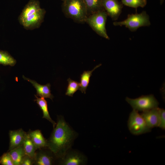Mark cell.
Returning a JSON list of instances; mask_svg holds the SVG:
<instances>
[{
  "instance_id": "6da1fadb",
  "label": "cell",
  "mask_w": 165,
  "mask_h": 165,
  "mask_svg": "<svg viewBox=\"0 0 165 165\" xmlns=\"http://www.w3.org/2000/svg\"><path fill=\"white\" fill-rule=\"evenodd\" d=\"M77 134L68 125L62 116L48 140V148L58 160L62 158L72 147Z\"/></svg>"
},
{
  "instance_id": "7a4b0ae2",
  "label": "cell",
  "mask_w": 165,
  "mask_h": 165,
  "mask_svg": "<svg viewBox=\"0 0 165 165\" xmlns=\"http://www.w3.org/2000/svg\"><path fill=\"white\" fill-rule=\"evenodd\" d=\"M65 16L78 23H86L87 17L84 0H64L62 6Z\"/></svg>"
},
{
  "instance_id": "3957f363",
  "label": "cell",
  "mask_w": 165,
  "mask_h": 165,
  "mask_svg": "<svg viewBox=\"0 0 165 165\" xmlns=\"http://www.w3.org/2000/svg\"><path fill=\"white\" fill-rule=\"evenodd\" d=\"M113 23L115 26H124L132 32L136 31L141 27L149 26L151 25L149 16L145 11L140 13L129 14L125 20L115 21Z\"/></svg>"
},
{
  "instance_id": "277c9868",
  "label": "cell",
  "mask_w": 165,
  "mask_h": 165,
  "mask_svg": "<svg viewBox=\"0 0 165 165\" xmlns=\"http://www.w3.org/2000/svg\"><path fill=\"white\" fill-rule=\"evenodd\" d=\"M108 16L105 9L102 10L87 16L86 23L99 36L109 40L105 27Z\"/></svg>"
},
{
  "instance_id": "5b68a950",
  "label": "cell",
  "mask_w": 165,
  "mask_h": 165,
  "mask_svg": "<svg viewBox=\"0 0 165 165\" xmlns=\"http://www.w3.org/2000/svg\"><path fill=\"white\" fill-rule=\"evenodd\" d=\"M125 100L133 110L138 112L157 108L159 105V102L152 94L142 95L135 99L126 97Z\"/></svg>"
},
{
  "instance_id": "8992f818",
  "label": "cell",
  "mask_w": 165,
  "mask_h": 165,
  "mask_svg": "<svg viewBox=\"0 0 165 165\" xmlns=\"http://www.w3.org/2000/svg\"><path fill=\"white\" fill-rule=\"evenodd\" d=\"M127 126L130 132L136 135L150 132L152 129L138 112L133 109L129 115Z\"/></svg>"
},
{
  "instance_id": "52a82bcc",
  "label": "cell",
  "mask_w": 165,
  "mask_h": 165,
  "mask_svg": "<svg viewBox=\"0 0 165 165\" xmlns=\"http://www.w3.org/2000/svg\"><path fill=\"white\" fill-rule=\"evenodd\" d=\"M58 161L59 163L61 165H84L87 162V158L79 152L70 149L62 158L58 159Z\"/></svg>"
},
{
  "instance_id": "ba28073f",
  "label": "cell",
  "mask_w": 165,
  "mask_h": 165,
  "mask_svg": "<svg viewBox=\"0 0 165 165\" xmlns=\"http://www.w3.org/2000/svg\"><path fill=\"white\" fill-rule=\"evenodd\" d=\"M46 13L44 9L41 8L36 13L26 18L20 24L27 30L38 28L43 21Z\"/></svg>"
},
{
  "instance_id": "9c48e42d",
  "label": "cell",
  "mask_w": 165,
  "mask_h": 165,
  "mask_svg": "<svg viewBox=\"0 0 165 165\" xmlns=\"http://www.w3.org/2000/svg\"><path fill=\"white\" fill-rule=\"evenodd\" d=\"M34 158V165H53L57 158L48 147L37 149Z\"/></svg>"
},
{
  "instance_id": "30bf717a",
  "label": "cell",
  "mask_w": 165,
  "mask_h": 165,
  "mask_svg": "<svg viewBox=\"0 0 165 165\" xmlns=\"http://www.w3.org/2000/svg\"><path fill=\"white\" fill-rule=\"evenodd\" d=\"M103 8L113 21L117 20L123 8V4L118 0H102Z\"/></svg>"
},
{
  "instance_id": "8fae6325",
  "label": "cell",
  "mask_w": 165,
  "mask_h": 165,
  "mask_svg": "<svg viewBox=\"0 0 165 165\" xmlns=\"http://www.w3.org/2000/svg\"><path fill=\"white\" fill-rule=\"evenodd\" d=\"M160 108L158 107L142 112L140 114L147 125L152 129L160 124Z\"/></svg>"
},
{
  "instance_id": "7c38bea8",
  "label": "cell",
  "mask_w": 165,
  "mask_h": 165,
  "mask_svg": "<svg viewBox=\"0 0 165 165\" xmlns=\"http://www.w3.org/2000/svg\"><path fill=\"white\" fill-rule=\"evenodd\" d=\"M27 134L21 129L10 130L9 151L23 145Z\"/></svg>"
},
{
  "instance_id": "4fadbf2b",
  "label": "cell",
  "mask_w": 165,
  "mask_h": 165,
  "mask_svg": "<svg viewBox=\"0 0 165 165\" xmlns=\"http://www.w3.org/2000/svg\"><path fill=\"white\" fill-rule=\"evenodd\" d=\"M22 77L24 80L30 82L35 88L37 96L44 98H49L52 100L54 97L51 93V85L50 83L42 85L34 80L26 77L24 75Z\"/></svg>"
},
{
  "instance_id": "5bb4252c",
  "label": "cell",
  "mask_w": 165,
  "mask_h": 165,
  "mask_svg": "<svg viewBox=\"0 0 165 165\" xmlns=\"http://www.w3.org/2000/svg\"><path fill=\"white\" fill-rule=\"evenodd\" d=\"M40 9V2L38 0H30L25 5L18 17L20 23L26 18L36 13Z\"/></svg>"
},
{
  "instance_id": "9a60e30c",
  "label": "cell",
  "mask_w": 165,
  "mask_h": 165,
  "mask_svg": "<svg viewBox=\"0 0 165 165\" xmlns=\"http://www.w3.org/2000/svg\"><path fill=\"white\" fill-rule=\"evenodd\" d=\"M37 149L48 147V141L39 130H30L28 133Z\"/></svg>"
},
{
  "instance_id": "2e32d148",
  "label": "cell",
  "mask_w": 165,
  "mask_h": 165,
  "mask_svg": "<svg viewBox=\"0 0 165 165\" xmlns=\"http://www.w3.org/2000/svg\"><path fill=\"white\" fill-rule=\"evenodd\" d=\"M35 96L36 97L35 101L42 112L43 114L42 118L46 119L51 123L54 128L56 125V123L52 120L50 116L48 110L47 101L44 98L42 97L39 98L36 95H35Z\"/></svg>"
},
{
  "instance_id": "e0dca14e",
  "label": "cell",
  "mask_w": 165,
  "mask_h": 165,
  "mask_svg": "<svg viewBox=\"0 0 165 165\" xmlns=\"http://www.w3.org/2000/svg\"><path fill=\"white\" fill-rule=\"evenodd\" d=\"M101 65V64H98L91 71H84L81 75L79 90L82 93H86V90L89 85L90 77L92 75L93 72Z\"/></svg>"
},
{
  "instance_id": "ac0fdd59",
  "label": "cell",
  "mask_w": 165,
  "mask_h": 165,
  "mask_svg": "<svg viewBox=\"0 0 165 165\" xmlns=\"http://www.w3.org/2000/svg\"><path fill=\"white\" fill-rule=\"evenodd\" d=\"M87 12V16L99 11L104 9L102 0H84Z\"/></svg>"
},
{
  "instance_id": "d6986e66",
  "label": "cell",
  "mask_w": 165,
  "mask_h": 165,
  "mask_svg": "<svg viewBox=\"0 0 165 165\" xmlns=\"http://www.w3.org/2000/svg\"><path fill=\"white\" fill-rule=\"evenodd\" d=\"M14 165H21L22 161L25 156L23 145L9 151Z\"/></svg>"
},
{
  "instance_id": "ffe728a7",
  "label": "cell",
  "mask_w": 165,
  "mask_h": 165,
  "mask_svg": "<svg viewBox=\"0 0 165 165\" xmlns=\"http://www.w3.org/2000/svg\"><path fill=\"white\" fill-rule=\"evenodd\" d=\"M23 145L26 155L34 159L37 149L28 133Z\"/></svg>"
},
{
  "instance_id": "44dd1931",
  "label": "cell",
  "mask_w": 165,
  "mask_h": 165,
  "mask_svg": "<svg viewBox=\"0 0 165 165\" xmlns=\"http://www.w3.org/2000/svg\"><path fill=\"white\" fill-rule=\"evenodd\" d=\"M16 60L7 51L0 50V64L13 66Z\"/></svg>"
},
{
  "instance_id": "7402d4cb",
  "label": "cell",
  "mask_w": 165,
  "mask_h": 165,
  "mask_svg": "<svg viewBox=\"0 0 165 165\" xmlns=\"http://www.w3.org/2000/svg\"><path fill=\"white\" fill-rule=\"evenodd\" d=\"M123 5L137 9L138 7L143 8L147 3V0H121Z\"/></svg>"
},
{
  "instance_id": "603a6c76",
  "label": "cell",
  "mask_w": 165,
  "mask_h": 165,
  "mask_svg": "<svg viewBox=\"0 0 165 165\" xmlns=\"http://www.w3.org/2000/svg\"><path fill=\"white\" fill-rule=\"evenodd\" d=\"M67 81L68 85L67 86L65 94L69 96L72 97L74 94L80 88V83L69 78Z\"/></svg>"
},
{
  "instance_id": "cb8c5ba5",
  "label": "cell",
  "mask_w": 165,
  "mask_h": 165,
  "mask_svg": "<svg viewBox=\"0 0 165 165\" xmlns=\"http://www.w3.org/2000/svg\"><path fill=\"white\" fill-rule=\"evenodd\" d=\"M0 164L2 165H14L12 157L9 152L4 153L0 157Z\"/></svg>"
},
{
  "instance_id": "d4e9b609",
  "label": "cell",
  "mask_w": 165,
  "mask_h": 165,
  "mask_svg": "<svg viewBox=\"0 0 165 165\" xmlns=\"http://www.w3.org/2000/svg\"><path fill=\"white\" fill-rule=\"evenodd\" d=\"M160 124L159 127L163 130L165 129V110L160 108Z\"/></svg>"
},
{
  "instance_id": "484cf974",
  "label": "cell",
  "mask_w": 165,
  "mask_h": 165,
  "mask_svg": "<svg viewBox=\"0 0 165 165\" xmlns=\"http://www.w3.org/2000/svg\"><path fill=\"white\" fill-rule=\"evenodd\" d=\"M34 159L25 155L24 157L21 165H32L34 164Z\"/></svg>"
},
{
  "instance_id": "4316f807",
  "label": "cell",
  "mask_w": 165,
  "mask_h": 165,
  "mask_svg": "<svg viewBox=\"0 0 165 165\" xmlns=\"http://www.w3.org/2000/svg\"><path fill=\"white\" fill-rule=\"evenodd\" d=\"M164 0H160V4L162 5L164 2Z\"/></svg>"
},
{
  "instance_id": "83f0119b",
  "label": "cell",
  "mask_w": 165,
  "mask_h": 165,
  "mask_svg": "<svg viewBox=\"0 0 165 165\" xmlns=\"http://www.w3.org/2000/svg\"><path fill=\"white\" fill-rule=\"evenodd\" d=\"M61 0L63 2L64 1V0Z\"/></svg>"
}]
</instances>
